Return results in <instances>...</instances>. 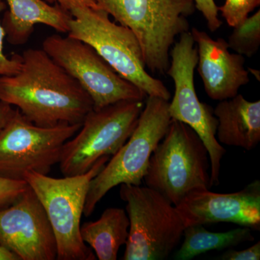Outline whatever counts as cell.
<instances>
[{
    "instance_id": "obj_11",
    "label": "cell",
    "mask_w": 260,
    "mask_h": 260,
    "mask_svg": "<svg viewBox=\"0 0 260 260\" xmlns=\"http://www.w3.org/2000/svg\"><path fill=\"white\" fill-rule=\"evenodd\" d=\"M42 49L71 75L91 99L93 109L121 101H144L147 95L113 69L91 46L67 36L52 34Z\"/></svg>"
},
{
    "instance_id": "obj_19",
    "label": "cell",
    "mask_w": 260,
    "mask_h": 260,
    "mask_svg": "<svg viewBox=\"0 0 260 260\" xmlns=\"http://www.w3.org/2000/svg\"><path fill=\"white\" fill-rule=\"evenodd\" d=\"M227 43L229 49L240 55L251 57L256 54L260 46L259 10L234 27Z\"/></svg>"
},
{
    "instance_id": "obj_24",
    "label": "cell",
    "mask_w": 260,
    "mask_h": 260,
    "mask_svg": "<svg viewBox=\"0 0 260 260\" xmlns=\"http://www.w3.org/2000/svg\"><path fill=\"white\" fill-rule=\"evenodd\" d=\"M217 260H259L260 259V242L255 244L243 249L237 251L233 249L224 252L221 255L215 258Z\"/></svg>"
},
{
    "instance_id": "obj_5",
    "label": "cell",
    "mask_w": 260,
    "mask_h": 260,
    "mask_svg": "<svg viewBox=\"0 0 260 260\" xmlns=\"http://www.w3.org/2000/svg\"><path fill=\"white\" fill-rule=\"evenodd\" d=\"M105 155L80 175L53 178L47 174L27 172L23 180L37 194L45 210L55 236L59 260H95V256L80 236L81 218L90 181L108 160Z\"/></svg>"
},
{
    "instance_id": "obj_20",
    "label": "cell",
    "mask_w": 260,
    "mask_h": 260,
    "mask_svg": "<svg viewBox=\"0 0 260 260\" xmlns=\"http://www.w3.org/2000/svg\"><path fill=\"white\" fill-rule=\"evenodd\" d=\"M260 0H225L218 11L221 13L229 26H237L245 20L249 13L259 7Z\"/></svg>"
},
{
    "instance_id": "obj_26",
    "label": "cell",
    "mask_w": 260,
    "mask_h": 260,
    "mask_svg": "<svg viewBox=\"0 0 260 260\" xmlns=\"http://www.w3.org/2000/svg\"><path fill=\"white\" fill-rule=\"evenodd\" d=\"M14 111L11 105L0 101V129L6 124Z\"/></svg>"
},
{
    "instance_id": "obj_10",
    "label": "cell",
    "mask_w": 260,
    "mask_h": 260,
    "mask_svg": "<svg viewBox=\"0 0 260 260\" xmlns=\"http://www.w3.org/2000/svg\"><path fill=\"white\" fill-rule=\"evenodd\" d=\"M170 51V65L167 72L174 80L175 90L169 104L172 119L191 127L203 142L210 162V185H218L221 160L225 150L216 138L218 119L213 109L198 99L194 73L198 61V49L190 31L179 36Z\"/></svg>"
},
{
    "instance_id": "obj_14",
    "label": "cell",
    "mask_w": 260,
    "mask_h": 260,
    "mask_svg": "<svg viewBox=\"0 0 260 260\" xmlns=\"http://www.w3.org/2000/svg\"><path fill=\"white\" fill-rule=\"evenodd\" d=\"M190 32L198 49L196 68L207 95L218 102L236 96L241 87L249 83L244 56L231 53L225 39L214 40L194 27Z\"/></svg>"
},
{
    "instance_id": "obj_18",
    "label": "cell",
    "mask_w": 260,
    "mask_h": 260,
    "mask_svg": "<svg viewBox=\"0 0 260 260\" xmlns=\"http://www.w3.org/2000/svg\"><path fill=\"white\" fill-rule=\"evenodd\" d=\"M250 229L239 228L226 232H210L203 225L184 228V242L174 254V259L190 260L208 251L232 248L246 242H253Z\"/></svg>"
},
{
    "instance_id": "obj_22",
    "label": "cell",
    "mask_w": 260,
    "mask_h": 260,
    "mask_svg": "<svg viewBox=\"0 0 260 260\" xmlns=\"http://www.w3.org/2000/svg\"><path fill=\"white\" fill-rule=\"evenodd\" d=\"M28 187L25 181L0 177V209L13 204Z\"/></svg>"
},
{
    "instance_id": "obj_1",
    "label": "cell",
    "mask_w": 260,
    "mask_h": 260,
    "mask_svg": "<svg viewBox=\"0 0 260 260\" xmlns=\"http://www.w3.org/2000/svg\"><path fill=\"white\" fill-rule=\"evenodd\" d=\"M21 58L18 74L0 76V101L36 125L83 122L93 104L78 81L42 49H27Z\"/></svg>"
},
{
    "instance_id": "obj_3",
    "label": "cell",
    "mask_w": 260,
    "mask_h": 260,
    "mask_svg": "<svg viewBox=\"0 0 260 260\" xmlns=\"http://www.w3.org/2000/svg\"><path fill=\"white\" fill-rule=\"evenodd\" d=\"M210 172L209 154L200 137L184 123L172 119L150 156L143 180L177 206L192 191L212 187Z\"/></svg>"
},
{
    "instance_id": "obj_25",
    "label": "cell",
    "mask_w": 260,
    "mask_h": 260,
    "mask_svg": "<svg viewBox=\"0 0 260 260\" xmlns=\"http://www.w3.org/2000/svg\"><path fill=\"white\" fill-rule=\"evenodd\" d=\"M49 4L59 5L61 8L70 11L77 8H98L94 0H44Z\"/></svg>"
},
{
    "instance_id": "obj_9",
    "label": "cell",
    "mask_w": 260,
    "mask_h": 260,
    "mask_svg": "<svg viewBox=\"0 0 260 260\" xmlns=\"http://www.w3.org/2000/svg\"><path fill=\"white\" fill-rule=\"evenodd\" d=\"M81 126L82 123L36 125L15 109L0 129V177L23 180L27 172L49 174L59 164L63 145Z\"/></svg>"
},
{
    "instance_id": "obj_12",
    "label": "cell",
    "mask_w": 260,
    "mask_h": 260,
    "mask_svg": "<svg viewBox=\"0 0 260 260\" xmlns=\"http://www.w3.org/2000/svg\"><path fill=\"white\" fill-rule=\"evenodd\" d=\"M0 245L20 260H54L55 236L45 210L31 188L0 209Z\"/></svg>"
},
{
    "instance_id": "obj_7",
    "label": "cell",
    "mask_w": 260,
    "mask_h": 260,
    "mask_svg": "<svg viewBox=\"0 0 260 260\" xmlns=\"http://www.w3.org/2000/svg\"><path fill=\"white\" fill-rule=\"evenodd\" d=\"M129 226L124 260H164L177 247L184 225L177 208L148 186L121 184Z\"/></svg>"
},
{
    "instance_id": "obj_17",
    "label": "cell",
    "mask_w": 260,
    "mask_h": 260,
    "mask_svg": "<svg viewBox=\"0 0 260 260\" xmlns=\"http://www.w3.org/2000/svg\"><path fill=\"white\" fill-rule=\"evenodd\" d=\"M129 221L124 210L109 208L95 221L80 226V236L95 251L99 260H116L122 245L126 244Z\"/></svg>"
},
{
    "instance_id": "obj_23",
    "label": "cell",
    "mask_w": 260,
    "mask_h": 260,
    "mask_svg": "<svg viewBox=\"0 0 260 260\" xmlns=\"http://www.w3.org/2000/svg\"><path fill=\"white\" fill-rule=\"evenodd\" d=\"M195 8L203 14L210 31L215 32L221 26L222 21L218 18V7L214 0H193Z\"/></svg>"
},
{
    "instance_id": "obj_2",
    "label": "cell",
    "mask_w": 260,
    "mask_h": 260,
    "mask_svg": "<svg viewBox=\"0 0 260 260\" xmlns=\"http://www.w3.org/2000/svg\"><path fill=\"white\" fill-rule=\"evenodd\" d=\"M98 8L129 28L138 39L146 70L167 74L176 38L189 31L193 0H94Z\"/></svg>"
},
{
    "instance_id": "obj_21",
    "label": "cell",
    "mask_w": 260,
    "mask_h": 260,
    "mask_svg": "<svg viewBox=\"0 0 260 260\" xmlns=\"http://www.w3.org/2000/svg\"><path fill=\"white\" fill-rule=\"evenodd\" d=\"M4 0H0V13L6 9ZM6 37L4 28L0 20V76H12L18 74L22 68L21 55L14 54L12 58H8L3 51V43Z\"/></svg>"
},
{
    "instance_id": "obj_8",
    "label": "cell",
    "mask_w": 260,
    "mask_h": 260,
    "mask_svg": "<svg viewBox=\"0 0 260 260\" xmlns=\"http://www.w3.org/2000/svg\"><path fill=\"white\" fill-rule=\"evenodd\" d=\"M144 105L143 101L126 100L92 109L63 145L59 162L63 176L85 174L99 158L114 155L133 134Z\"/></svg>"
},
{
    "instance_id": "obj_16",
    "label": "cell",
    "mask_w": 260,
    "mask_h": 260,
    "mask_svg": "<svg viewBox=\"0 0 260 260\" xmlns=\"http://www.w3.org/2000/svg\"><path fill=\"white\" fill-rule=\"evenodd\" d=\"M218 119L216 138L220 144L251 150L260 142V101L242 94L220 101L213 109Z\"/></svg>"
},
{
    "instance_id": "obj_15",
    "label": "cell",
    "mask_w": 260,
    "mask_h": 260,
    "mask_svg": "<svg viewBox=\"0 0 260 260\" xmlns=\"http://www.w3.org/2000/svg\"><path fill=\"white\" fill-rule=\"evenodd\" d=\"M9 10L1 23L7 39L13 45L27 43L37 24L51 27L61 34L69 32L71 14L59 5L51 6L44 0H5Z\"/></svg>"
},
{
    "instance_id": "obj_4",
    "label": "cell",
    "mask_w": 260,
    "mask_h": 260,
    "mask_svg": "<svg viewBox=\"0 0 260 260\" xmlns=\"http://www.w3.org/2000/svg\"><path fill=\"white\" fill-rule=\"evenodd\" d=\"M70 37L86 43L123 78L147 96L161 98L169 102L171 94L161 80L149 74L143 51L129 28L116 24L107 12L91 8H77L70 11Z\"/></svg>"
},
{
    "instance_id": "obj_27",
    "label": "cell",
    "mask_w": 260,
    "mask_h": 260,
    "mask_svg": "<svg viewBox=\"0 0 260 260\" xmlns=\"http://www.w3.org/2000/svg\"><path fill=\"white\" fill-rule=\"evenodd\" d=\"M0 260H20L18 256L0 245Z\"/></svg>"
},
{
    "instance_id": "obj_13",
    "label": "cell",
    "mask_w": 260,
    "mask_h": 260,
    "mask_svg": "<svg viewBox=\"0 0 260 260\" xmlns=\"http://www.w3.org/2000/svg\"><path fill=\"white\" fill-rule=\"evenodd\" d=\"M176 208L184 227L232 223L259 231L260 181H252L242 190L228 194L209 189L192 191Z\"/></svg>"
},
{
    "instance_id": "obj_6",
    "label": "cell",
    "mask_w": 260,
    "mask_h": 260,
    "mask_svg": "<svg viewBox=\"0 0 260 260\" xmlns=\"http://www.w3.org/2000/svg\"><path fill=\"white\" fill-rule=\"evenodd\" d=\"M169 104L161 98L146 97L133 134L90 181L83 210L85 217L92 215L98 203L115 186L141 185L150 156L172 121Z\"/></svg>"
}]
</instances>
